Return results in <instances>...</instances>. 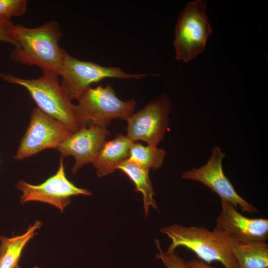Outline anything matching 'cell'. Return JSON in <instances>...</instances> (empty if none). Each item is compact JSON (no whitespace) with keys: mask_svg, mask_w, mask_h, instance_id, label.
Instances as JSON below:
<instances>
[{"mask_svg":"<svg viewBox=\"0 0 268 268\" xmlns=\"http://www.w3.org/2000/svg\"><path fill=\"white\" fill-rule=\"evenodd\" d=\"M19 47L10 52L13 62L39 67L43 74L59 76L66 51L60 47L62 38L59 24L50 21L35 28L15 25Z\"/></svg>","mask_w":268,"mask_h":268,"instance_id":"1","label":"cell"},{"mask_svg":"<svg viewBox=\"0 0 268 268\" xmlns=\"http://www.w3.org/2000/svg\"><path fill=\"white\" fill-rule=\"evenodd\" d=\"M160 232L171 239L170 249L184 247L209 265L217 261L225 268H237L232 250L239 242L216 226L209 230L201 226L173 224L162 227Z\"/></svg>","mask_w":268,"mask_h":268,"instance_id":"2","label":"cell"},{"mask_svg":"<svg viewBox=\"0 0 268 268\" xmlns=\"http://www.w3.org/2000/svg\"><path fill=\"white\" fill-rule=\"evenodd\" d=\"M59 77L43 74L37 78L24 79L10 74L0 73L1 79L25 88L38 108L74 133L79 128L74 117V104L63 88Z\"/></svg>","mask_w":268,"mask_h":268,"instance_id":"3","label":"cell"},{"mask_svg":"<svg viewBox=\"0 0 268 268\" xmlns=\"http://www.w3.org/2000/svg\"><path fill=\"white\" fill-rule=\"evenodd\" d=\"M74 104V115L79 128L90 125L106 128L114 119H125L136 107L134 99L123 101L110 84L88 88Z\"/></svg>","mask_w":268,"mask_h":268,"instance_id":"4","label":"cell"},{"mask_svg":"<svg viewBox=\"0 0 268 268\" xmlns=\"http://www.w3.org/2000/svg\"><path fill=\"white\" fill-rule=\"evenodd\" d=\"M206 2H189L180 13L175 29V59L188 63L202 53L211 28L205 12Z\"/></svg>","mask_w":268,"mask_h":268,"instance_id":"5","label":"cell"},{"mask_svg":"<svg viewBox=\"0 0 268 268\" xmlns=\"http://www.w3.org/2000/svg\"><path fill=\"white\" fill-rule=\"evenodd\" d=\"M155 73H129L118 67H107L77 59L66 51L59 76L61 84L70 101L77 100L94 83L107 78L140 79Z\"/></svg>","mask_w":268,"mask_h":268,"instance_id":"6","label":"cell"},{"mask_svg":"<svg viewBox=\"0 0 268 268\" xmlns=\"http://www.w3.org/2000/svg\"><path fill=\"white\" fill-rule=\"evenodd\" d=\"M72 133L59 121L38 108H34L13 159L20 160L45 149H57L60 143Z\"/></svg>","mask_w":268,"mask_h":268,"instance_id":"7","label":"cell"},{"mask_svg":"<svg viewBox=\"0 0 268 268\" xmlns=\"http://www.w3.org/2000/svg\"><path fill=\"white\" fill-rule=\"evenodd\" d=\"M171 110L170 100L166 96L151 101L125 119L128 123L127 135L134 142L142 140L157 146L164 138Z\"/></svg>","mask_w":268,"mask_h":268,"instance_id":"8","label":"cell"},{"mask_svg":"<svg viewBox=\"0 0 268 268\" xmlns=\"http://www.w3.org/2000/svg\"><path fill=\"white\" fill-rule=\"evenodd\" d=\"M62 157L57 172L43 183L33 185L24 180L18 181L15 187L22 192L20 202L37 201L50 204L63 212L70 202L73 196H90L92 193L85 189L77 187L67 177Z\"/></svg>","mask_w":268,"mask_h":268,"instance_id":"9","label":"cell"},{"mask_svg":"<svg viewBox=\"0 0 268 268\" xmlns=\"http://www.w3.org/2000/svg\"><path fill=\"white\" fill-rule=\"evenodd\" d=\"M225 154L217 146L213 148L210 157L204 165L186 171L182 174L184 179L199 182L218 195L222 201H228L243 212L253 213L258 209L242 198L225 175L222 160Z\"/></svg>","mask_w":268,"mask_h":268,"instance_id":"10","label":"cell"},{"mask_svg":"<svg viewBox=\"0 0 268 268\" xmlns=\"http://www.w3.org/2000/svg\"><path fill=\"white\" fill-rule=\"evenodd\" d=\"M109 135L106 128L96 125L82 127L64 139L57 149L62 158H74L71 171L76 174L80 168L94 161Z\"/></svg>","mask_w":268,"mask_h":268,"instance_id":"11","label":"cell"},{"mask_svg":"<svg viewBox=\"0 0 268 268\" xmlns=\"http://www.w3.org/2000/svg\"><path fill=\"white\" fill-rule=\"evenodd\" d=\"M221 211L216 226L239 242L266 241L268 237V219L251 218L240 213L232 203L221 201Z\"/></svg>","mask_w":268,"mask_h":268,"instance_id":"12","label":"cell"},{"mask_svg":"<svg viewBox=\"0 0 268 268\" xmlns=\"http://www.w3.org/2000/svg\"><path fill=\"white\" fill-rule=\"evenodd\" d=\"M134 142L126 135L118 134L110 141H106L92 164L99 177L112 174L118 166L127 160Z\"/></svg>","mask_w":268,"mask_h":268,"instance_id":"13","label":"cell"},{"mask_svg":"<svg viewBox=\"0 0 268 268\" xmlns=\"http://www.w3.org/2000/svg\"><path fill=\"white\" fill-rule=\"evenodd\" d=\"M42 225L36 221L22 235L11 238L0 236V268H14L18 265L24 248Z\"/></svg>","mask_w":268,"mask_h":268,"instance_id":"14","label":"cell"},{"mask_svg":"<svg viewBox=\"0 0 268 268\" xmlns=\"http://www.w3.org/2000/svg\"><path fill=\"white\" fill-rule=\"evenodd\" d=\"M232 251L237 268H268V244L266 241L238 242Z\"/></svg>","mask_w":268,"mask_h":268,"instance_id":"15","label":"cell"},{"mask_svg":"<svg viewBox=\"0 0 268 268\" xmlns=\"http://www.w3.org/2000/svg\"><path fill=\"white\" fill-rule=\"evenodd\" d=\"M117 169L123 172L134 183L135 190L143 196L144 213L148 214L149 207L157 209L152 183L149 177V170L137 166L127 160L120 164Z\"/></svg>","mask_w":268,"mask_h":268,"instance_id":"16","label":"cell"},{"mask_svg":"<svg viewBox=\"0 0 268 268\" xmlns=\"http://www.w3.org/2000/svg\"><path fill=\"white\" fill-rule=\"evenodd\" d=\"M166 155V151L157 146L133 142L127 160L149 170H157L162 167Z\"/></svg>","mask_w":268,"mask_h":268,"instance_id":"17","label":"cell"},{"mask_svg":"<svg viewBox=\"0 0 268 268\" xmlns=\"http://www.w3.org/2000/svg\"><path fill=\"white\" fill-rule=\"evenodd\" d=\"M158 252L156 254L166 268H190L187 262L175 253V250L168 248L166 252L162 250L159 240H155Z\"/></svg>","mask_w":268,"mask_h":268,"instance_id":"18","label":"cell"},{"mask_svg":"<svg viewBox=\"0 0 268 268\" xmlns=\"http://www.w3.org/2000/svg\"><path fill=\"white\" fill-rule=\"evenodd\" d=\"M26 0H0V16L11 19L12 16H20L27 10Z\"/></svg>","mask_w":268,"mask_h":268,"instance_id":"19","label":"cell"},{"mask_svg":"<svg viewBox=\"0 0 268 268\" xmlns=\"http://www.w3.org/2000/svg\"><path fill=\"white\" fill-rule=\"evenodd\" d=\"M0 42L11 44L14 48L19 47L15 35V25L11 19L0 16Z\"/></svg>","mask_w":268,"mask_h":268,"instance_id":"20","label":"cell"},{"mask_svg":"<svg viewBox=\"0 0 268 268\" xmlns=\"http://www.w3.org/2000/svg\"><path fill=\"white\" fill-rule=\"evenodd\" d=\"M190 268H215L210 265L198 259H192L187 262Z\"/></svg>","mask_w":268,"mask_h":268,"instance_id":"21","label":"cell"},{"mask_svg":"<svg viewBox=\"0 0 268 268\" xmlns=\"http://www.w3.org/2000/svg\"><path fill=\"white\" fill-rule=\"evenodd\" d=\"M14 268H21L18 265ZM33 268H40V267H37V266H35Z\"/></svg>","mask_w":268,"mask_h":268,"instance_id":"22","label":"cell"}]
</instances>
